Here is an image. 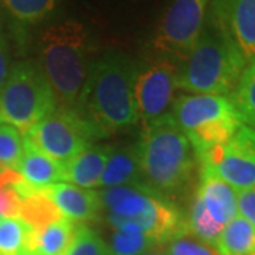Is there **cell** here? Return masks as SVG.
<instances>
[{
	"label": "cell",
	"instance_id": "6da1fadb",
	"mask_svg": "<svg viewBox=\"0 0 255 255\" xmlns=\"http://www.w3.org/2000/svg\"><path fill=\"white\" fill-rule=\"evenodd\" d=\"M139 64L124 54L102 55L90 65L74 110L98 139L135 125L137 117L133 85Z\"/></svg>",
	"mask_w": 255,
	"mask_h": 255
},
{
	"label": "cell",
	"instance_id": "7a4b0ae2",
	"mask_svg": "<svg viewBox=\"0 0 255 255\" xmlns=\"http://www.w3.org/2000/svg\"><path fill=\"white\" fill-rule=\"evenodd\" d=\"M135 147L150 189L167 199L187 189L199 160L190 140L169 112L142 127V136Z\"/></svg>",
	"mask_w": 255,
	"mask_h": 255
},
{
	"label": "cell",
	"instance_id": "3957f363",
	"mask_svg": "<svg viewBox=\"0 0 255 255\" xmlns=\"http://www.w3.org/2000/svg\"><path fill=\"white\" fill-rule=\"evenodd\" d=\"M98 196L114 230L145 234L159 247L187 231L180 210L146 184L108 187Z\"/></svg>",
	"mask_w": 255,
	"mask_h": 255
},
{
	"label": "cell",
	"instance_id": "277c9868",
	"mask_svg": "<svg viewBox=\"0 0 255 255\" xmlns=\"http://www.w3.org/2000/svg\"><path fill=\"white\" fill-rule=\"evenodd\" d=\"M244 68V60L209 9L196 46L183 63L177 64L176 85L177 90L191 94L228 95L234 91Z\"/></svg>",
	"mask_w": 255,
	"mask_h": 255
},
{
	"label": "cell",
	"instance_id": "5b68a950",
	"mask_svg": "<svg viewBox=\"0 0 255 255\" xmlns=\"http://www.w3.org/2000/svg\"><path fill=\"white\" fill-rule=\"evenodd\" d=\"M91 43L84 24L65 20L51 24L40 38V67L50 82L58 107L74 108L85 84Z\"/></svg>",
	"mask_w": 255,
	"mask_h": 255
},
{
	"label": "cell",
	"instance_id": "8992f818",
	"mask_svg": "<svg viewBox=\"0 0 255 255\" xmlns=\"http://www.w3.org/2000/svg\"><path fill=\"white\" fill-rule=\"evenodd\" d=\"M169 114L190 140L197 160L210 149L228 142L243 125L227 95L184 94L173 101Z\"/></svg>",
	"mask_w": 255,
	"mask_h": 255
},
{
	"label": "cell",
	"instance_id": "52a82bcc",
	"mask_svg": "<svg viewBox=\"0 0 255 255\" xmlns=\"http://www.w3.org/2000/svg\"><path fill=\"white\" fill-rule=\"evenodd\" d=\"M58 107L53 88L40 64L20 61L9 71L0 90V124L23 135Z\"/></svg>",
	"mask_w": 255,
	"mask_h": 255
},
{
	"label": "cell",
	"instance_id": "ba28073f",
	"mask_svg": "<svg viewBox=\"0 0 255 255\" xmlns=\"http://www.w3.org/2000/svg\"><path fill=\"white\" fill-rule=\"evenodd\" d=\"M30 143L43 153L67 164L98 140L92 128L74 108L57 107L50 115L24 133Z\"/></svg>",
	"mask_w": 255,
	"mask_h": 255
},
{
	"label": "cell",
	"instance_id": "9c48e42d",
	"mask_svg": "<svg viewBox=\"0 0 255 255\" xmlns=\"http://www.w3.org/2000/svg\"><path fill=\"white\" fill-rule=\"evenodd\" d=\"M211 0H172L153 37L159 57L183 63L194 48L207 17Z\"/></svg>",
	"mask_w": 255,
	"mask_h": 255
},
{
	"label": "cell",
	"instance_id": "30bf717a",
	"mask_svg": "<svg viewBox=\"0 0 255 255\" xmlns=\"http://www.w3.org/2000/svg\"><path fill=\"white\" fill-rule=\"evenodd\" d=\"M199 163H209L236 191L255 187V129L243 124L228 142L210 149Z\"/></svg>",
	"mask_w": 255,
	"mask_h": 255
},
{
	"label": "cell",
	"instance_id": "8fae6325",
	"mask_svg": "<svg viewBox=\"0 0 255 255\" xmlns=\"http://www.w3.org/2000/svg\"><path fill=\"white\" fill-rule=\"evenodd\" d=\"M177 63L157 57L137 68L133 97L139 119L143 125L167 114L177 90Z\"/></svg>",
	"mask_w": 255,
	"mask_h": 255
},
{
	"label": "cell",
	"instance_id": "7c38bea8",
	"mask_svg": "<svg viewBox=\"0 0 255 255\" xmlns=\"http://www.w3.org/2000/svg\"><path fill=\"white\" fill-rule=\"evenodd\" d=\"M210 11L244 63L255 60V0H211Z\"/></svg>",
	"mask_w": 255,
	"mask_h": 255
},
{
	"label": "cell",
	"instance_id": "4fadbf2b",
	"mask_svg": "<svg viewBox=\"0 0 255 255\" xmlns=\"http://www.w3.org/2000/svg\"><path fill=\"white\" fill-rule=\"evenodd\" d=\"M200 164V182L196 194L210 217L226 227L238 214L237 191L224 182L209 163Z\"/></svg>",
	"mask_w": 255,
	"mask_h": 255
},
{
	"label": "cell",
	"instance_id": "5bb4252c",
	"mask_svg": "<svg viewBox=\"0 0 255 255\" xmlns=\"http://www.w3.org/2000/svg\"><path fill=\"white\" fill-rule=\"evenodd\" d=\"M43 191L53 200L64 219L75 224H85L87 221L97 220L102 210L98 191L91 189H82L68 183H58L43 189Z\"/></svg>",
	"mask_w": 255,
	"mask_h": 255
},
{
	"label": "cell",
	"instance_id": "9a60e30c",
	"mask_svg": "<svg viewBox=\"0 0 255 255\" xmlns=\"http://www.w3.org/2000/svg\"><path fill=\"white\" fill-rule=\"evenodd\" d=\"M17 172L24 182L34 190H43L48 186L65 183V164L43 153L24 137V152Z\"/></svg>",
	"mask_w": 255,
	"mask_h": 255
},
{
	"label": "cell",
	"instance_id": "2e32d148",
	"mask_svg": "<svg viewBox=\"0 0 255 255\" xmlns=\"http://www.w3.org/2000/svg\"><path fill=\"white\" fill-rule=\"evenodd\" d=\"M112 146L91 145L65 164V183L82 189L98 187L105 166L108 163Z\"/></svg>",
	"mask_w": 255,
	"mask_h": 255
},
{
	"label": "cell",
	"instance_id": "e0dca14e",
	"mask_svg": "<svg viewBox=\"0 0 255 255\" xmlns=\"http://www.w3.org/2000/svg\"><path fill=\"white\" fill-rule=\"evenodd\" d=\"M137 184H146V183L139 166L135 145L112 149V153L105 166L98 187L108 189V187L137 186Z\"/></svg>",
	"mask_w": 255,
	"mask_h": 255
},
{
	"label": "cell",
	"instance_id": "ac0fdd59",
	"mask_svg": "<svg viewBox=\"0 0 255 255\" xmlns=\"http://www.w3.org/2000/svg\"><path fill=\"white\" fill-rule=\"evenodd\" d=\"M75 223L61 219L40 230H33V255H64L73 238Z\"/></svg>",
	"mask_w": 255,
	"mask_h": 255
},
{
	"label": "cell",
	"instance_id": "d6986e66",
	"mask_svg": "<svg viewBox=\"0 0 255 255\" xmlns=\"http://www.w3.org/2000/svg\"><path fill=\"white\" fill-rule=\"evenodd\" d=\"M214 247L220 255H255V228L237 214L223 228Z\"/></svg>",
	"mask_w": 255,
	"mask_h": 255
},
{
	"label": "cell",
	"instance_id": "ffe728a7",
	"mask_svg": "<svg viewBox=\"0 0 255 255\" xmlns=\"http://www.w3.org/2000/svg\"><path fill=\"white\" fill-rule=\"evenodd\" d=\"M34 191L18 172L0 170V217H18L21 201Z\"/></svg>",
	"mask_w": 255,
	"mask_h": 255
},
{
	"label": "cell",
	"instance_id": "44dd1931",
	"mask_svg": "<svg viewBox=\"0 0 255 255\" xmlns=\"http://www.w3.org/2000/svg\"><path fill=\"white\" fill-rule=\"evenodd\" d=\"M33 228L20 217L0 219V255H33Z\"/></svg>",
	"mask_w": 255,
	"mask_h": 255
},
{
	"label": "cell",
	"instance_id": "7402d4cb",
	"mask_svg": "<svg viewBox=\"0 0 255 255\" xmlns=\"http://www.w3.org/2000/svg\"><path fill=\"white\" fill-rule=\"evenodd\" d=\"M1 3L11 21L26 31L50 16L57 0H1Z\"/></svg>",
	"mask_w": 255,
	"mask_h": 255
},
{
	"label": "cell",
	"instance_id": "603a6c76",
	"mask_svg": "<svg viewBox=\"0 0 255 255\" xmlns=\"http://www.w3.org/2000/svg\"><path fill=\"white\" fill-rule=\"evenodd\" d=\"M18 217L33 230H40L48 224L64 219L53 200L43 190L34 191L21 201Z\"/></svg>",
	"mask_w": 255,
	"mask_h": 255
},
{
	"label": "cell",
	"instance_id": "cb8c5ba5",
	"mask_svg": "<svg viewBox=\"0 0 255 255\" xmlns=\"http://www.w3.org/2000/svg\"><path fill=\"white\" fill-rule=\"evenodd\" d=\"M241 122L255 129V60L247 64L230 97Z\"/></svg>",
	"mask_w": 255,
	"mask_h": 255
},
{
	"label": "cell",
	"instance_id": "d4e9b609",
	"mask_svg": "<svg viewBox=\"0 0 255 255\" xmlns=\"http://www.w3.org/2000/svg\"><path fill=\"white\" fill-rule=\"evenodd\" d=\"M107 247L110 255H143L159 246L145 234L114 230Z\"/></svg>",
	"mask_w": 255,
	"mask_h": 255
},
{
	"label": "cell",
	"instance_id": "484cf974",
	"mask_svg": "<svg viewBox=\"0 0 255 255\" xmlns=\"http://www.w3.org/2000/svg\"><path fill=\"white\" fill-rule=\"evenodd\" d=\"M64 255H110L107 243L87 224H75L71 243Z\"/></svg>",
	"mask_w": 255,
	"mask_h": 255
},
{
	"label": "cell",
	"instance_id": "4316f807",
	"mask_svg": "<svg viewBox=\"0 0 255 255\" xmlns=\"http://www.w3.org/2000/svg\"><path fill=\"white\" fill-rule=\"evenodd\" d=\"M24 152V136L16 128L0 124V167L17 172Z\"/></svg>",
	"mask_w": 255,
	"mask_h": 255
},
{
	"label": "cell",
	"instance_id": "83f0119b",
	"mask_svg": "<svg viewBox=\"0 0 255 255\" xmlns=\"http://www.w3.org/2000/svg\"><path fill=\"white\" fill-rule=\"evenodd\" d=\"M163 251L167 255H220L216 247L193 237L187 231L163 244Z\"/></svg>",
	"mask_w": 255,
	"mask_h": 255
},
{
	"label": "cell",
	"instance_id": "f1b7e54d",
	"mask_svg": "<svg viewBox=\"0 0 255 255\" xmlns=\"http://www.w3.org/2000/svg\"><path fill=\"white\" fill-rule=\"evenodd\" d=\"M237 209L240 216L255 228V187L237 191Z\"/></svg>",
	"mask_w": 255,
	"mask_h": 255
},
{
	"label": "cell",
	"instance_id": "f546056e",
	"mask_svg": "<svg viewBox=\"0 0 255 255\" xmlns=\"http://www.w3.org/2000/svg\"><path fill=\"white\" fill-rule=\"evenodd\" d=\"M9 75V51H7V43L0 28V90L4 85Z\"/></svg>",
	"mask_w": 255,
	"mask_h": 255
},
{
	"label": "cell",
	"instance_id": "4dcf8cb0",
	"mask_svg": "<svg viewBox=\"0 0 255 255\" xmlns=\"http://www.w3.org/2000/svg\"><path fill=\"white\" fill-rule=\"evenodd\" d=\"M143 255H167V254L164 253L163 250H160V251H159V250H150V251H147V253Z\"/></svg>",
	"mask_w": 255,
	"mask_h": 255
},
{
	"label": "cell",
	"instance_id": "1f68e13d",
	"mask_svg": "<svg viewBox=\"0 0 255 255\" xmlns=\"http://www.w3.org/2000/svg\"><path fill=\"white\" fill-rule=\"evenodd\" d=\"M0 170H3V167H0Z\"/></svg>",
	"mask_w": 255,
	"mask_h": 255
},
{
	"label": "cell",
	"instance_id": "d6a6232c",
	"mask_svg": "<svg viewBox=\"0 0 255 255\" xmlns=\"http://www.w3.org/2000/svg\"><path fill=\"white\" fill-rule=\"evenodd\" d=\"M0 219H1V217H0Z\"/></svg>",
	"mask_w": 255,
	"mask_h": 255
}]
</instances>
